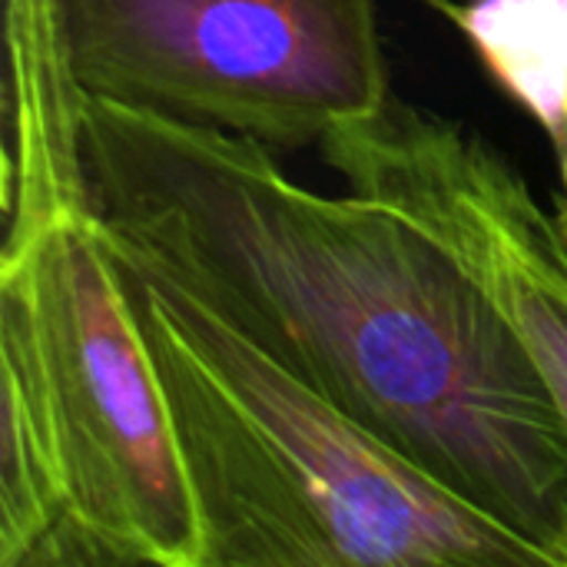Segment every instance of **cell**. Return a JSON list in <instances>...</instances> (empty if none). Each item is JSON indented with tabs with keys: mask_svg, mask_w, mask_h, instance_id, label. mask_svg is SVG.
<instances>
[{
	"mask_svg": "<svg viewBox=\"0 0 567 567\" xmlns=\"http://www.w3.org/2000/svg\"><path fill=\"white\" fill-rule=\"evenodd\" d=\"M106 246L163 389L203 567H551L189 289Z\"/></svg>",
	"mask_w": 567,
	"mask_h": 567,
	"instance_id": "3957f363",
	"label": "cell"
},
{
	"mask_svg": "<svg viewBox=\"0 0 567 567\" xmlns=\"http://www.w3.org/2000/svg\"><path fill=\"white\" fill-rule=\"evenodd\" d=\"M113 246L159 269L445 488L567 567V429L482 289L382 203L269 146L83 93Z\"/></svg>",
	"mask_w": 567,
	"mask_h": 567,
	"instance_id": "6da1fadb",
	"label": "cell"
},
{
	"mask_svg": "<svg viewBox=\"0 0 567 567\" xmlns=\"http://www.w3.org/2000/svg\"><path fill=\"white\" fill-rule=\"evenodd\" d=\"M551 146H555V156H558V169H561V189H565V203H561V216L567 223V103L565 113H561V123L555 126V133L548 136Z\"/></svg>",
	"mask_w": 567,
	"mask_h": 567,
	"instance_id": "8992f818",
	"label": "cell"
},
{
	"mask_svg": "<svg viewBox=\"0 0 567 567\" xmlns=\"http://www.w3.org/2000/svg\"><path fill=\"white\" fill-rule=\"evenodd\" d=\"M0 302L33 339L73 525V567H203L163 389L106 246L83 86L53 0H3Z\"/></svg>",
	"mask_w": 567,
	"mask_h": 567,
	"instance_id": "7a4b0ae2",
	"label": "cell"
},
{
	"mask_svg": "<svg viewBox=\"0 0 567 567\" xmlns=\"http://www.w3.org/2000/svg\"><path fill=\"white\" fill-rule=\"evenodd\" d=\"M83 93L269 150L389 100L379 0H53Z\"/></svg>",
	"mask_w": 567,
	"mask_h": 567,
	"instance_id": "277c9868",
	"label": "cell"
},
{
	"mask_svg": "<svg viewBox=\"0 0 567 567\" xmlns=\"http://www.w3.org/2000/svg\"><path fill=\"white\" fill-rule=\"evenodd\" d=\"M326 163L359 196L422 229L482 289L542 375L567 429V223L472 126L389 100L332 130Z\"/></svg>",
	"mask_w": 567,
	"mask_h": 567,
	"instance_id": "5b68a950",
	"label": "cell"
}]
</instances>
